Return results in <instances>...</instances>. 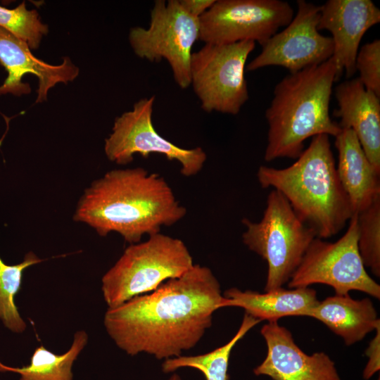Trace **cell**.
Masks as SVG:
<instances>
[{"instance_id":"e0dca14e","label":"cell","mask_w":380,"mask_h":380,"mask_svg":"<svg viewBox=\"0 0 380 380\" xmlns=\"http://www.w3.org/2000/svg\"><path fill=\"white\" fill-rule=\"evenodd\" d=\"M334 145L338 151L339 180L353 215L357 214L380 196V173L368 160L352 129H341L335 137Z\"/></svg>"},{"instance_id":"f1b7e54d","label":"cell","mask_w":380,"mask_h":380,"mask_svg":"<svg viewBox=\"0 0 380 380\" xmlns=\"http://www.w3.org/2000/svg\"><path fill=\"white\" fill-rule=\"evenodd\" d=\"M376 380H380V378L379 377Z\"/></svg>"},{"instance_id":"7402d4cb","label":"cell","mask_w":380,"mask_h":380,"mask_svg":"<svg viewBox=\"0 0 380 380\" xmlns=\"http://www.w3.org/2000/svg\"><path fill=\"white\" fill-rule=\"evenodd\" d=\"M43 260L32 251L28 252L17 265H8L0 257V319L13 332L22 333L27 327L15 303V295L21 288L23 271Z\"/></svg>"},{"instance_id":"3957f363","label":"cell","mask_w":380,"mask_h":380,"mask_svg":"<svg viewBox=\"0 0 380 380\" xmlns=\"http://www.w3.org/2000/svg\"><path fill=\"white\" fill-rule=\"evenodd\" d=\"M257 177L262 188L280 192L318 238L336 235L353 215L327 134L312 137L308 147L287 167L261 165Z\"/></svg>"},{"instance_id":"ac0fdd59","label":"cell","mask_w":380,"mask_h":380,"mask_svg":"<svg viewBox=\"0 0 380 380\" xmlns=\"http://www.w3.org/2000/svg\"><path fill=\"white\" fill-rule=\"evenodd\" d=\"M223 297L220 308H241L254 318L268 322L288 316H307L319 303L316 291L310 287H281L265 293L231 288L224 291Z\"/></svg>"},{"instance_id":"603a6c76","label":"cell","mask_w":380,"mask_h":380,"mask_svg":"<svg viewBox=\"0 0 380 380\" xmlns=\"http://www.w3.org/2000/svg\"><path fill=\"white\" fill-rule=\"evenodd\" d=\"M358 224V251L365 267L380 277V196L356 214Z\"/></svg>"},{"instance_id":"4fadbf2b","label":"cell","mask_w":380,"mask_h":380,"mask_svg":"<svg viewBox=\"0 0 380 380\" xmlns=\"http://www.w3.org/2000/svg\"><path fill=\"white\" fill-rule=\"evenodd\" d=\"M380 22V10L371 0H328L321 6L318 30H327L334 43L336 82L343 72H356L355 61L366 32Z\"/></svg>"},{"instance_id":"30bf717a","label":"cell","mask_w":380,"mask_h":380,"mask_svg":"<svg viewBox=\"0 0 380 380\" xmlns=\"http://www.w3.org/2000/svg\"><path fill=\"white\" fill-rule=\"evenodd\" d=\"M294 16L281 0H218L199 18V39L227 44L253 41L262 46Z\"/></svg>"},{"instance_id":"7c38bea8","label":"cell","mask_w":380,"mask_h":380,"mask_svg":"<svg viewBox=\"0 0 380 380\" xmlns=\"http://www.w3.org/2000/svg\"><path fill=\"white\" fill-rule=\"evenodd\" d=\"M296 4L297 13L291 21L262 46L260 53L246 66L247 70L275 65L294 73L332 57L331 37L317 29L321 6L305 0Z\"/></svg>"},{"instance_id":"6da1fadb","label":"cell","mask_w":380,"mask_h":380,"mask_svg":"<svg viewBox=\"0 0 380 380\" xmlns=\"http://www.w3.org/2000/svg\"><path fill=\"white\" fill-rule=\"evenodd\" d=\"M223 298L212 271L194 265L156 290L108 308L103 323L110 337L127 355L145 353L167 360L182 355L199 342Z\"/></svg>"},{"instance_id":"cb8c5ba5","label":"cell","mask_w":380,"mask_h":380,"mask_svg":"<svg viewBox=\"0 0 380 380\" xmlns=\"http://www.w3.org/2000/svg\"><path fill=\"white\" fill-rule=\"evenodd\" d=\"M0 27L24 41L31 49H37L49 32L37 11L28 10L25 2L11 9L0 6Z\"/></svg>"},{"instance_id":"2e32d148","label":"cell","mask_w":380,"mask_h":380,"mask_svg":"<svg viewBox=\"0 0 380 380\" xmlns=\"http://www.w3.org/2000/svg\"><path fill=\"white\" fill-rule=\"evenodd\" d=\"M338 108L334 116L341 129L355 134L368 160L380 173V99L367 90L358 77L338 84L335 89Z\"/></svg>"},{"instance_id":"5b68a950","label":"cell","mask_w":380,"mask_h":380,"mask_svg":"<svg viewBox=\"0 0 380 380\" xmlns=\"http://www.w3.org/2000/svg\"><path fill=\"white\" fill-rule=\"evenodd\" d=\"M194 265L184 243L157 233L144 242L128 246L103 276L101 290L108 308L156 290L168 279L182 275Z\"/></svg>"},{"instance_id":"52a82bcc","label":"cell","mask_w":380,"mask_h":380,"mask_svg":"<svg viewBox=\"0 0 380 380\" xmlns=\"http://www.w3.org/2000/svg\"><path fill=\"white\" fill-rule=\"evenodd\" d=\"M348 223L346 233L335 242L312 240L288 281L289 288L322 284L332 287L336 295L355 290L380 298V286L367 272L358 251L356 214Z\"/></svg>"},{"instance_id":"9c48e42d","label":"cell","mask_w":380,"mask_h":380,"mask_svg":"<svg viewBox=\"0 0 380 380\" xmlns=\"http://www.w3.org/2000/svg\"><path fill=\"white\" fill-rule=\"evenodd\" d=\"M199 31V18L189 14L179 0H156L149 27L132 28L129 40L139 58L150 62L166 60L176 83L186 89L191 84V49Z\"/></svg>"},{"instance_id":"4316f807","label":"cell","mask_w":380,"mask_h":380,"mask_svg":"<svg viewBox=\"0 0 380 380\" xmlns=\"http://www.w3.org/2000/svg\"><path fill=\"white\" fill-rule=\"evenodd\" d=\"M215 0H179L182 8L191 15L200 18Z\"/></svg>"},{"instance_id":"5bb4252c","label":"cell","mask_w":380,"mask_h":380,"mask_svg":"<svg viewBox=\"0 0 380 380\" xmlns=\"http://www.w3.org/2000/svg\"><path fill=\"white\" fill-rule=\"evenodd\" d=\"M267 347L266 357L253 369L273 380H341L333 360L323 352L310 355L295 343L291 333L277 321L260 329Z\"/></svg>"},{"instance_id":"484cf974","label":"cell","mask_w":380,"mask_h":380,"mask_svg":"<svg viewBox=\"0 0 380 380\" xmlns=\"http://www.w3.org/2000/svg\"><path fill=\"white\" fill-rule=\"evenodd\" d=\"M375 331L374 337L365 350L368 362L363 371L365 379H369L380 369V326L376 329Z\"/></svg>"},{"instance_id":"83f0119b","label":"cell","mask_w":380,"mask_h":380,"mask_svg":"<svg viewBox=\"0 0 380 380\" xmlns=\"http://www.w3.org/2000/svg\"><path fill=\"white\" fill-rule=\"evenodd\" d=\"M166 380H182V379L178 374L174 373Z\"/></svg>"},{"instance_id":"d6986e66","label":"cell","mask_w":380,"mask_h":380,"mask_svg":"<svg viewBox=\"0 0 380 380\" xmlns=\"http://www.w3.org/2000/svg\"><path fill=\"white\" fill-rule=\"evenodd\" d=\"M307 317L324 323L347 346L362 340L380 326L372 301L368 298L355 300L349 294H336L319 301Z\"/></svg>"},{"instance_id":"7a4b0ae2","label":"cell","mask_w":380,"mask_h":380,"mask_svg":"<svg viewBox=\"0 0 380 380\" xmlns=\"http://www.w3.org/2000/svg\"><path fill=\"white\" fill-rule=\"evenodd\" d=\"M186 214L163 177L137 167L113 170L94 180L79 199L73 220L99 236L117 232L133 244Z\"/></svg>"},{"instance_id":"d4e9b609","label":"cell","mask_w":380,"mask_h":380,"mask_svg":"<svg viewBox=\"0 0 380 380\" xmlns=\"http://www.w3.org/2000/svg\"><path fill=\"white\" fill-rule=\"evenodd\" d=\"M359 80L369 91L380 97V41L365 44L358 51L355 61Z\"/></svg>"},{"instance_id":"ffe728a7","label":"cell","mask_w":380,"mask_h":380,"mask_svg":"<svg viewBox=\"0 0 380 380\" xmlns=\"http://www.w3.org/2000/svg\"><path fill=\"white\" fill-rule=\"evenodd\" d=\"M87 341V332L77 331L70 348L65 353L56 354L42 345L35 348L29 365L12 367L0 362V372L17 373L20 375V380H73V364Z\"/></svg>"},{"instance_id":"277c9868","label":"cell","mask_w":380,"mask_h":380,"mask_svg":"<svg viewBox=\"0 0 380 380\" xmlns=\"http://www.w3.org/2000/svg\"><path fill=\"white\" fill-rule=\"evenodd\" d=\"M336 68L332 58L294 73L274 87L265 111L268 124L264 158H298L304 142L319 134L336 137L341 130L329 114Z\"/></svg>"},{"instance_id":"ba28073f","label":"cell","mask_w":380,"mask_h":380,"mask_svg":"<svg viewBox=\"0 0 380 380\" xmlns=\"http://www.w3.org/2000/svg\"><path fill=\"white\" fill-rule=\"evenodd\" d=\"M255 46L253 41L205 44L192 53L191 84L205 112L239 113L248 99L244 72L247 58Z\"/></svg>"},{"instance_id":"8fae6325","label":"cell","mask_w":380,"mask_h":380,"mask_svg":"<svg viewBox=\"0 0 380 380\" xmlns=\"http://www.w3.org/2000/svg\"><path fill=\"white\" fill-rule=\"evenodd\" d=\"M155 96L143 98L134 104L133 109L118 117L109 137L105 139L104 151L108 159L118 165H127L139 153L147 158L158 153L181 165L180 172L186 177L197 175L207 158L201 148L186 149L176 146L160 136L152 121Z\"/></svg>"},{"instance_id":"44dd1931","label":"cell","mask_w":380,"mask_h":380,"mask_svg":"<svg viewBox=\"0 0 380 380\" xmlns=\"http://www.w3.org/2000/svg\"><path fill=\"white\" fill-rule=\"evenodd\" d=\"M260 321L245 313L239 329L226 344L207 353L183 356L165 360L162 364L164 373L175 372L182 367L196 369L202 372L206 380H229V360L231 352L246 333Z\"/></svg>"},{"instance_id":"9a60e30c","label":"cell","mask_w":380,"mask_h":380,"mask_svg":"<svg viewBox=\"0 0 380 380\" xmlns=\"http://www.w3.org/2000/svg\"><path fill=\"white\" fill-rule=\"evenodd\" d=\"M0 63L8 72V76L0 86V95L12 94L20 96L30 92L28 84L22 82L26 74L38 78L37 103L46 100L49 91L56 84L68 83L75 80L79 69L70 58L53 65L36 58L24 41L0 27Z\"/></svg>"},{"instance_id":"8992f818","label":"cell","mask_w":380,"mask_h":380,"mask_svg":"<svg viewBox=\"0 0 380 380\" xmlns=\"http://www.w3.org/2000/svg\"><path fill=\"white\" fill-rule=\"evenodd\" d=\"M243 243L268 265L265 291L281 288L288 283L306 250L317 237L315 231L295 213L286 198L272 189L260 221L247 218Z\"/></svg>"}]
</instances>
